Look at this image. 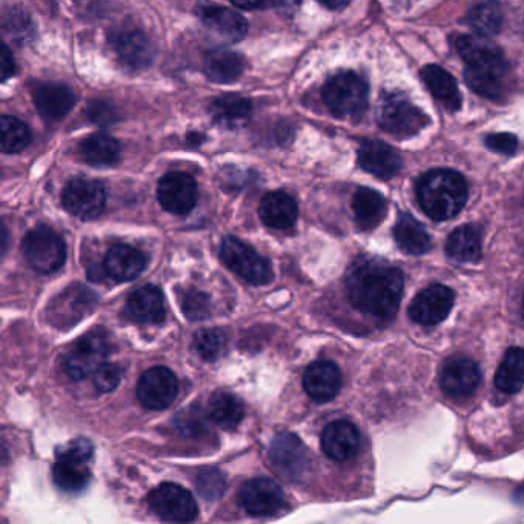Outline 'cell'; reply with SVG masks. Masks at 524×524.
<instances>
[{
	"instance_id": "7a4b0ae2",
	"label": "cell",
	"mask_w": 524,
	"mask_h": 524,
	"mask_svg": "<svg viewBox=\"0 0 524 524\" xmlns=\"http://www.w3.org/2000/svg\"><path fill=\"white\" fill-rule=\"evenodd\" d=\"M417 199L426 216L435 222L454 219L468 202L466 180L454 170H432L417 182Z\"/></svg>"
},
{
	"instance_id": "484cf974",
	"label": "cell",
	"mask_w": 524,
	"mask_h": 524,
	"mask_svg": "<svg viewBox=\"0 0 524 524\" xmlns=\"http://www.w3.org/2000/svg\"><path fill=\"white\" fill-rule=\"evenodd\" d=\"M260 219L266 226L274 229H289L296 225L299 208L296 200L283 191H272L260 202Z\"/></svg>"
},
{
	"instance_id": "60d3db41",
	"label": "cell",
	"mask_w": 524,
	"mask_h": 524,
	"mask_svg": "<svg viewBox=\"0 0 524 524\" xmlns=\"http://www.w3.org/2000/svg\"><path fill=\"white\" fill-rule=\"evenodd\" d=\"M179 302L186 319L199 322V320H205L211 316V299L205 292L197 291V289H185V291L180 292Z\"/></svg>"
},
{
	"instance_id": "816d5d0a",
	"label": "cell",
	"mask_w": 524,
	"mask_h": 524,
	"mask_svg": "<svg viewBox=\"0 0 524 524\" xmlns=\"http://www.w3.org/2000/svg\"><path fill=\"white\" fill-rule=\"evenodd\" d=\"M320 4L323 5V7L329 8V10H342V8L348 7L349 2H331V0H328V2H320Z\"/></svg>"
},
{
	"instance_id": "c3c4849f",
	"label": "cell",
	"mask_w": 524,
	"mask_h": 524,
	"mask_svg": "<svg viewBox=\"0 0 524 524\" xmlns=\"http://www.w3.org/2000/svg\"><path fill=\"white\" fill-rule=\"evenodd\" d=\"M14 73H16V62L13 54L4 44H0V83L13 77Z\"/></svg>"
},
{
	"instance_id": "4316f807",
	"label": "cell",
	"mask_w": 524,
	"mask_h": 524,
	"mask_svg": "<svg viewBox=\"0 0 524 524\" xmlns=\"http://www.w3.org/2000/svg\"><path fill=\"white\" fill-rule=\"evenodd\" d=\"M128 316L137 323H162L165 320V299L156 286H143L131 292L127 302Z\"/></svg>"
},
{
	"instance_id": "f907efd6",
	"label": "cell",
	"mask_w": 524,
	"mask_h": 524,
	"mask_svg": "<svg viewBox=\"0 0 524 524\" xmlns=\"http://www.w3.org/2000/svg\"><path fill=\"white\" fill-rule=\"evenodd\" d=\"M283 4H277V2H260V4H234V7L240 8V10H263V8L280 7Z\"/></svg>"
},
{
	"instance_id": "d6a6232c",
	"label": "cell",
	"mask_w": 524,
	"mask_h": 524,
	"mask_svg": "<svg viewBox=\"0 0 524 524\" xmlns=\"http://www.w3.org/2000/svg\"><path fill=\"white\" fill-rule=\"evenodd\" d=\"M206 76L213 82L233 83L242 77L245 71V57L229 50H214L205 54Z\"/></svg>"
},
{
	"instance_id": "8d00e7d4",
	"label": "cell",
	"mask_w": 524,
	"mask_h": 524,
	"mask_svg": "<svg viewBox=\"0 0 524 524\" xmlns=\"http://www.w3.org/2000/svg\"><path fill=\"white\" fill-rule=\"evenodd\" d=\"M466 24L477 31L478 36L488 37L500 33L503 28V11L495 2L474 5L465 17Z\"/></svg>"
},
{
	"instance_id": "7dc6e473",
	"label": "cell",
	"mask_w": 524,
	"mask_h": 524,
	"mask_svg": "<svg viewBox=\"0 0 524 524\" xmlns=\"http://www.w3.org/2000/svg\"><path fill=\"white\" fill-rule=\"evenodd\" d=\"M183 422L179 423L183 431H203L206 428V418L203 417L202 411H183Z\"/></svg>"
},
{
	"instance_id": "6da1fadb",
	"label": "cell",
	"mask_w": 524,
	"mask_h": 524,
	"mask_svg": "<svg viewBox=\"0 0 524 524\" xmlns=\"http://www.w3.org/2000/svg\"><path fill=\"white\" fill-rule=\"evenodd\" d=\"M405 277L385 260L359 257L346 272V292L355 309L388 322L402 303Z\"/></svg>"
},
{
	"instance_id": "7bdbcfd3",
	"label": "cell",
	"mask_w": 524,
	"mask_h": 524,
	"mask_svg": "<svg viewBox=\"0 0 524 524\" xmlns=\"http://www.w3.org/2000/svg\"><path fill=\"white\" fill-rule=\"evenodd\" d=\"M94 446L88 438H74L71 442L59 446L56 451L57 460L74 463V465H87L88 461L93 458Z\"/></svg>"
},
{
	"instance_id": "4fadbf2b",
	"label": "cell",
	"mask_w": 524,
	"mask_h": 524,
	"mask_svg": "<svg viewBox=\"0 0 524 524\" xmlns=\"http://www.w3.org/2000/svg\"><path fill=\"white\" fill-rule=\"evenodd\" d=\"M240 501L245 511L254 517H271L282 511L285 494L277 481L259 477L246 481L242 486Z\"/></svg>"
},
{
	"instance_id": "3957f363",
	"label": "cell",
	"mask_w": 524,
	"mask_h": 524,
	"mask_svg": "<svg viewBox=\"0 0 524 524\" xmlns=\"http://www.w3.org/2000/svg\"><path fill=\"white\" fill-rule=\"evenodd\" d=\"M323 102L334 116L357 117L368 107L369 90L365 80L352 71L335 74L322 90Z\"/></svg>"
},
{
	"instance_id": "f5cc1de1",
	"label": "cell",
	"mask_w": 524,
	"mask_h": 524,
	"mask_svg": "<svg viewBox=\"0 0 524 524\" xmlns=\"http://www.w3.org/2000/svg\"><path fill=\"white\" fill-rule=\"evenodd\" d=\"M8 458H10V455H8V449L5 448L4 443L0 442V466L5 465Z\"/></svg>"
},
{
	"instance_id": "ba28073f",
	"label": "cell",
	"mask_w": 524,
	"mask_h": 524,
	"mask_svg": "<svg viewBox=\"0 0 524 524\" xmlns=\"http://www.w3.org/2000/svg\"><path fill=\"white\" fill-rule=\"evenodd\" d=\"M269 458L276 471L286 480L300 483L309 474L311 454L300 438L289 432L277 435L269 448Z\"/></svg>"
},
{
	"instance_id": "44dd1931",
	"label": "cell",
	"mask_w": 524,
	"mask_h": 524,
	"mask_svg": "<svg viewBox=\"0 0 524 524\" xmlns=\"http://www.w3.org/2000/svg\"><path fill=\"white\" fill-rule=\"evenodd\" d=\"M303 388L312 400L329 402L342 388V372L339 366L328 360L311 363L303 374Z\"/></svg>"
},
{
	"instance_id": "7c38bea8",
	"label": "cell",
	"mask_w": 524,
	"mask_h": 524,
	"mask_svg": "<svg viewBox=\"0 0 524 524\" xmlns=\"http://www.w3.org/2000/svg\"><path fill=\"white\" fill-rule=\"evenodd\" d=\"M454 300V291L451 288L435 283L418 292L409 306V317L418 325H438L451 314Z\"/></svg>"
},
{
	"instance_id": "8992f818",
	"label": "cell",
	"mask_w": 524,
	"mask_h": 524,
	"mask_svg": "<svg viewBox=\"0 0 524 524\" xmlns=\"http://www.w3.org/2000/svg\"><path fill=\"white\" fill-rule=\"evenodd\" d=\"M22 253L34 271L51 274L64 265L67 248L56 231L48 226H37L25 237Z\"/></svg>"
},
{
	"instance_id": "74e56055",
	"label": "cell",
	"mask_w": 524,
	"mask_h": 524,
	"mask_svg": "<svg viewBox=\"0 0 524 524\" xmlns=\"http://www.w3.org/2000/svg\"><path fill=\"white\" fill-rule=\"evenodd\" d=\"M31 142L27 123L13 116H0V153H20Z\"/></svg>"
},
{
	"instance_id": "f35d334b",
	"label": "cell",
	"mask_w": 524,
	"mask_h": 524,
	"mask_svg": "<svg viewBox=\"0 0 524 524\" xmlns=\"http://www.w3.org/2000/svg\"><path fill=\"white\" fill-rule=\"evenodd\" d=\"M53 481L65 492H79L87 488L90 471L85 466L57 460L53 466Z\"/></svg>"
},
{
	"instance_id": "8fae6325",
	"label": "cell",
	"mask_w": 524,
	"mask_h": 524,
	"mask_svg": "<svg viewBox=\"0 0 524 524\" xmlns=\"http://www.w3.org/2000/svg\"><path fill=\"white\" fill-rule=\"evenodd\" d=\"M62 203L73 216L82 220L97 219L107 205L102 183L91 179H74L65 186Z\"/></svg>"
},
{
	"instance_id": "2e32d148",
	"label": "cell",
	"mask_w": 524,
	"mask_h": 524,
	"mask_svg": "<svg viewBox=\"0 0 524 524\" xmlns=\"http://www.w3.org/2000/svg\"><path fill=\"white\" fill-rule=\"evenodd\" d=\"M110 45L120 62L133 70H142L153 64L156 51L142 31L133 28L114 31L110 37Z\"/></svg>"
},
{
	"instance_id": "836d02e7",
	"label": "cell",
	"mask_w": 524,
	"mask_h": 524,
	"mask_svg": "<svg viewBox=\"0 0 524 524\" xmlns=\"http://www.w3.org/2000/svg\"><path fill=\"white\" fill-rule=\"evenodd\" d=\"M80 156L93 166H111L119 162L120 145L108 134H93L80 143Z\"/></svg>"
},
{
	"instance_id": "9c48e42d",
	"label": "cell",
	"mask_w": 524,
	"mask_h": 524,
	"mask_svg": "<svg viewBox=\"0 0 524 524\" xmlns=\"http://www.w3.org/2000/svg\"><path fill=\"white\" fill-rule=\"evenodd\" d=\"M148 505L154 514L170 523L186 524L199 515L193 494L176 483H163L148 495Z\"/></svg>"
},
{
	"instance_id": "f546056e",
	"label": "cell",
	"mask_w": 524,
	"mask_h": 524,
	"mask_svg": "<svg viewBox=\"0 0 524 524\" xmlns=\"http://www.w3.org/2000/svg\"><path fill=\"white\" fill-rule=\"evenodd\" d=\"M509 73L508 67H466L465 82L478 96L489 100H500L505 96V79Z\"/></svg>"
},
{
	"instance_id": "681fc988",
	"label": "cell",
	"mask_w": 524,
	"mask_h": 524,
	"mask_svg": "<svg viewBox=\"0 0 524 524\" xmlns=\"http://www.w3.org/2000/svg\"><path fill=\"white\" fill-rule=\"evenodd\" d=\"M8 245H10V233L5 223L0 220V257L7 253Z\"/></svg>"
},
{
	"instance_id": "603a6c76",
	"label": "cell",
	"mask_w": 524,
	"mask_h": 524,
	"mask_svg": "<svg viewBox=\"0 0 524 524\" xmlns=\"http://www.w3.org/2000/svg\"><path fill=\"white\" fill-rule=\"evenodd\" d=\"M197 16L203 24L231 42H239L248 33V22L242 14L220 5H200Z\"/></svg>"
},
{
	"instance_id": "83f0119b",
	"label": "cell",
	"mask_w": 524,
	"mask_h": 524,
	"mask_svg": "<svg viewBox=\"0 0 524 524\" xmlns=\"http://www.w3.org/2000/svg\"><path fill=\"white\" fill-rule=\"evenodd\" d=\"M394 237L400 249L411 256H422L432 248L431 236L425 226L409 213L398 214Z\"/></svg>"
},
{
	"instance_id": "d6986e66",
	"label": "cell",
	"mask_w": 524,
	"mask_h": 524,
	"mask_svg": "<svg viewBox=\"0 0 524 524\" xmlns=\"http://www.w3.org/2000/svg\"><path fill=\"white\" fill-rule=\"evenodd\" d=\"M359 163L366 173L389 180L402 170L403 159L394 146L382 140H366L360 146Z\"/></svg>"
},
{
	"instance_id": "f1b7e54d",
	"label": "cell",
	"mask_w": 524,
	"mask_h": 524,
	"mask_svg": "<svg viewBox=\"0 0 524 524\" xmlns=\"http://www.w3.org/2000/svg\"><path fill=\"white\" fill-rule=\"evenodd\" d=\"M355 222L363 231L377 228L388 213L385 197L371 188H359L352 199Z\"/></svg>"
},
{
	"instance_id": "5b68a950",
	"label": "cell",
	"mask_w": 524,
	"mask_h": 524,
	"mask_svg": "<svg viewBox=\"0 0 524 524\" xmlns=\"http://www.w3.org/2000/svg\"><path fill=\"white\" fill-rule=\"evenodd\" d=\"M220 259L231 271L236 272L237 276L251 285H266L274 277L271 262L237 237L228 236L223 239L220 245Z\"/></svg>"
},
{
	"instance_id": "f6af8a7d",
	"label": "cell",
	"mask_w": 524,
	"mask_h": 524,
	"mask_svg": "<svg viewBox=\"0 0 524 524\" xmlns=\"http://www.w3.org/2000/svg\"><path fill=\"white\" fill-rule=\"evenodd\" d=\"M485 145L494 153L514 156L518 151V139L511 133H494L486 136Z\"/></svg>"
},
{
	"instance_id": "ac0fdd59",
	"label": "cell",
	"mask_w": 524,
	"mask_h": 524,
	"mask_svg": "<svg viewBox=\"0 0 524 524\" xmlns=\"http://www.w3.org/2000/svg\"><path fill=\"white\" fill-rule=\"evenodd\" d=\"M454 47L466 67H505L508 64L505 54L489 37L478 34H460L455 36Z\"/></svg>"
},
{
	"instance_id": "cb8c5ba5",
	"label": "cell",
	"mask_w": 524,
	"mask_h": 524,
	"mask_svg": "<svg viewBox=\"0 0 524 524\" xmlns=\"http://www.w3.org/2000/svg\"><path fill=\"white\" fill-rule=\"evenodd\" d=\"M209 113L219 127L237 130L246 127L253 117V103L239 94H223L211 102Z\"/></svg>"
},
{
	"instance_id": "d590c367",
	"label": "cell",
	"mask_w": 524,
	"mask_h": 524,
	"mask_svg": "<svg viewBox=\"0 0 524 524\" xmlns=\"http://www.w3.org/2000/svg\"><path fill=\"white\" fill-rule=\"evenodd\" d=\"M523 349L511 348L501 360L500 368L495 375V385L506 394H515L523 388Z\"/></svg>"
},
{
	"instance_id": "30bf717a",
	"label": "cell",
	"mask_w": 524,
	"mask_h": 524,
	"mask_svg": "<svg viewBox=\"0 0 524 524\" xmlns=\"http://www.w3.org/2000/svg\"><path fill=\"white\" fill-rule=\"evenodd\" d=\"M139 402L150 411L170 408L179 394V380L171 369L156 366L140 377L136 388Z\"/></svg>"
},
{
	"instance_id": "ab89813d",
	"label": "cell",
	"mask_w": 524,
	"mask_h": 524,
	"mask_svg": "<svg viewBox=\"0 0 524 524\" xmlns=\"http://www.w3.org/2000/svg\"><path fill=\"white\" fill-rule=\"evenodd\" d=\"M226 348V335L220 329H202L194 335V349L205 362H216Z\"/></svg>"
},
{
	"instance_id": "5bb4252c",
	"label": "cell",
	"mask_w": 524,
	"mask_h": 524,
	"mask_svg": "<svg viewBox=\"0 0 524 524\" xmlns=\"http://www.w3.org/2000/svg\"><path fill=\"white\" fill-rule=\"evenodd\" d=\"M96 305V294L87 286L74 283L53 300L50 305V317L60 328H67L88 316Z\"/></svg>"
},
{
	"instance_id": "52a82bcc",
	"label": "cell",
	"mask_w": 524,
	"mask_h": 524,
	"mask_svg": "<svg viewBox=\"0 0 524 524\" xmlns=\"http://www.w3.org/2000/svg\"><path fill=\"white\" fill-rule=\"evenodd\" d=\"M108 354L110 343L107 335L100 331L90 332L77 340L65 354L62 368L71 380L79 382L93 375L105 363Z\"/></svg>"
},
{
	"instance_id": "bcb514c9",
	"label": "cell",
	"mask_w": 524,
	"mask_h": 524,
	"mask_svg": "<svg viewBox=\"0 0 524 524\" xmlns=\"http://www.w3.org/2000/svg\"><path fill=\"white\" fill-rule=\"evenodd\" d=\"M88 117H90L91 122L102 125V127H107L117 120L116 110L111 107L110 103L103 102V100L91 102L90 107H88Z\"/></svg>"
},
{
	"instance_id": "ffe728a7",
	"label": "cell",
	"mask_w": 524,
	"mask_h": 524,
	"mask_svg": "<svg viewBox=\"0 0 524 524\" xmlns=\"http://www.w3.org/2000/svg\"><path fill=\"white\" fill-rule=\"evenodd\" d=\"M360 446V431L348 420H335L323 429L322 448L331 460H351L359 454Z\"/></svg>"
},
{
	"instance_id": "d4e9b609",
	"label": "cell",
	"mask_w": 524,
	"mask_h": 524,
	"mask_svg": "<svg viewBox=\"0 0 524 524\" xmlns=\"http://www.w3.org/2000/svg\"><path fill=\"white\" fill-rule=\"evenodd\" d=\"M146 259L139 249L130 245H116L108 251L103 263L105 274L116 282H130L142 274Z\"/></svg>"
},
{
	"instance_id": "277c9868",
	"label": "cell",
	"mask_w": 524,
	"mask_h": 524,
	"mask_svg": "<svg viewBox=\"0 0 524 524\" xmlns=\"http://www.w3.org/2000/svg\"><path fill=\"white\" fill-rule=\"evenodd\" d=\"M377 122L386 133L406 139L425 130L429 117L402 94L386 93L380 99Z\"/></svg>"
},
{
	"instance_id": "1f68e13d",
	"label": "cell",
	"mask_w": 524,
	"mask_h": 524,
	"mask_svg": "<svg viewBox=\"0 0 524 524\" xmlns=\"http://www.w3.org/2000/svg\"><path fill=\"white\" fill-rule=\"evenodd\" d=\"M446 254L455 262H480L483 256V243H481V233L478 228L465 225L455 229L446 240Z\"/></svg>"
},
{
	"instance_id": "b9f144b4",
	"label": "cell",
	"mask_w": 524,
	"mask_h": 524,
	"mask_svg": "<svg viewBox=\"0 0 524 524\" xmlns=\"http://www.w3.org/2000/svg\"><path fill=\"white\" fill-rule=\"evenodd\" d=\"M196 488L200 497L208 501L217 500L226 491V477L219 469H203L196 478Z\"/></svg>"
},
{
	"instance_id": "4dcf8cb0",
	"label": "cell",
	"mask_w": 524,
	"mask_h": 524,
	"mask_svg": "<svg viewBox=\"0 0 524 524\" xmlns=\"http://www.w3.org/2000/svg\"><path fill=\"white\" fill-rule=\"evenodd\" d=\"M422 79L432 96L442 103L448 111L460 110L461 94L458 90L457 80L438 65H426L422 70Z\"/></svg>"
},
{
	"instance_id": "ee69618b",
	"label": "cell",
	"mask_w": 524,
	"mask_h": 524,
	"mask_svg": "<svg viewBox=\"0 0 524 524\" xmlns=\"http://www.w3.org/2000/svg\"><path fill=\"white\" fill-rule=\"evenodd\" d=\"M120 379H122V369L113 363H103L93 374L94 386L103 394L113 392L119 386Z\"/></svg>"
},
{
	"instance_id": "9a60e30c",
	"label": "cell",
	"mask_w": 524,
	"mask_h": 524,
	"mask_svg": "<svg viewBox=\"0 0 524 524\" xmlns=\"http://www.w3.org/2000/svg\"><path fill=\"white\" fill-rule=\"evenodd\" d=\"M157 197L160 205L168 213L183 214L191 213V209L196 206L199 190L193 176L186 173L166 174L159 182Z\"/></svg>"
},
{
	"instance_id": "e575fe53",
	"label": "cell",
	"mask_w": 524,
	"mask_h": 524,
	"mask_svg": "<svg viewBox=\"0 0 524 524\" xmlns=\"http://www.w3.org/2000/svg\"><path fill=\"white\" fill-rule=\"evenodd\" d=\"M209 417L225 429H234L242 423L245 408L239 398L229 392L219 391L209 398Z\"/></svg>"
},
{
	"instance_id": "7402d4cb",
	"label": "cell",
	"mask_w": 524,
	"mask_h": 524,
	"mask_svg": "<svg viewBox=\"0 0 524 524\" xmlns=\"http://www.w3.org/2000/svg\"><path fill=\"white\" fill-rule=\"evenodd\" d=\"M34 105L40 116L47 120H59L67 116L76 105V94L59 83H40L33 90Z\"/></svg>"
},
{
	"instance_id": "e0dca14e",
	"label": "cell",
	"mask_w": 524,
	"mask_h": 524,
	"mask_svg": "<svg viewBox=\"0 0 524 524\" xmlns=\"http://www.w3.org/2000/svg\"><path fill=\"white\" fill-rule=\"evenodd\" d=\"M480 380V366L468 357H454L448 360L440 374L443 391L454 398H466L474 394Z\"/></svg>"
}]
</instances>
